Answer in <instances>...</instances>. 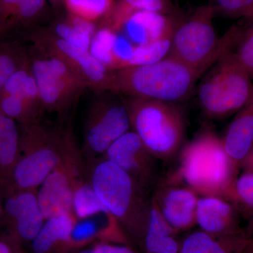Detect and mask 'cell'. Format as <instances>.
Here are the masks:
<instances>
[{"instance_id": "cell-13", "label": "cell", "mask_w": 253, "mask_h": 253, "mask_svg": "<svg viewBox=\"0 0 253 253\" xmlns=\"http://www.w3.org/2000/svg\"><path fill=\"white\" fill-rule=\"evenodd\" d=\"M199 195L185 186L158 183L152 192V201L161 215L176 233L196 225Z\"/></svg>"}, {"instance_id": "cell-19", "label": "cell", "mask_w": 253, "mask_h": 253, "mask_svg": "<svg viewBox=\"0 0 253 253\" xmlns=\"http://www.w3.org/2000/svg\"><path fill=\"white\" fill-rule=\"evenodd\" d=\"M141 11L175 14L170 0H115L104 27L118 33L131 16Z\"/></svg>"}, {"instance_id": "cell-30", "label": "cell", "mask_w": 253, "mask_h": 253, "mask_svg": "<svg viewBox=\"0 0 253 253\" xmlns=\"http://www.w3.org/2000/svg\"><path fill=\"white\" fill-rule=\"evenodd\" d=\"M236 44V51L229 53L253 80V23L248 29H242Z\"/></svg>"}, {"instance_id": "cell-10", "label": "cell", "mask_w": 253, "mask_h": 253, "mask_svg": "<svg viewBox=\"0 0 253 253\" xmlns=\"http://www.w3.org/2000/svg\"><path fill=\"white\" fill-rule=\"evenodd\" d=\"M31 71L44 109L63 112L84 88V80L73 68L56 56L33 59Z\"/></svg>"}, {"instance_id": "cell-23", "label": "cell", "mask_w": 253, "mask_h": 253, "mask_svg": "<svg viewBox=\"0 0 253 253\" xmlns=\"http://www.w3.org/2000/svg\"><path fill=\"white\" fill-rule=\"evenodd\" d=\"M221 197L229 201L239 212L251 219L250 234L253 230V171L246 169L236 176Z\"/></svg>"}, {"instance_id": "cell-31", "label": "cell", "mask_w": 253, "mask_h": 253, "mask_svg": "<svg viewBox=\"0 0 253 253\" xmlns=\"http://www.w3.org/2000/svg\"><path fill=\"white\" fill-rule=\"evenodd\" d=\"M215 14L226 17L253 19V0H211Z\"/></svg>"}, {"instance_id": "cell-8", "label": "cell", "mask_w": 253, "mask_h": 253, "mask_svg": "<svg viewBox=\"0 0 253 253\" xmlns=\"http://www.w3.org/2000/svg\"><path fill=\"white\" fill-rule=\"evenodd\" d=\"M74 136L68 141L62 159L37 190L38 204L45 219L73 214V191L84 178V163Z\"/></svg>"}, {"instance_id": "cell-17", "label": "cell", "mask_w": 253, "mask_h": 253, "mask_svg": "<svg viewBox=\"0 0 253 253\" xmlns=\"http://www.w3.org/2000/svg\"><path fill=\"white\" fill-rule=\"evenodd\" d=\"M250 239L241 231L232 235L217 236L205 231H194L181 241L178 253H244Z\"/></svg>"}, {"instance_id": "cell-29", "label": "cell", "mask_w": 253, "mask_h": 253, "mask_svg": "<svg viewBox=\"0 0 253 253\" xmlns=\"http://www.w3.org/2000/svg\"><path fill=\"white\" fill-rule=\"evenodd\" d=\"M28 60L17 44L0 43V95L11 75Z\"/></svg>"}, {"instance_id": "cell-16", "label": "cell", "mask_w": 253, "mask_h": 253, "mask_svg": "<svg viewBox=\"0 0 253 253\" xmlns=\"http://www.w3.org/2000/svg\"><path fill=\"white\" fill-rule=\"evenodd\" d=\"M226 154L236 166L242 164L253 146V94L221 137Z\"/></svg>"}, {"instance_id": "cell-41", "label": "cell", "mask_w": 253, "mask_h": 253, "mask_svg": "<svg viewBox=\"0 0 253 253\" xmlns=\"http://www.w3.org/2000/svg\"><path fill=\"white\" fill-rule=\"evenodd\" d=\"M92 249H93V248H92ZM93 253H94V250H93Z\"/></svg>"}, {"instance_id": "cell-12", "label": "cell", "mask_w": 253, "mask_h": 253, "mask_svg": "<svg viewBox=\"0 0 253 253\" xmlns=\"http://www.w3.org/2000/svg\"><path fill=\"white\" fill-rule=\"evenodd\" d=\"M31 40L44 54L56 56L68 63L84 80L88 86L104 90L110 71L95 59L89 51L69 44L51 31L37 32L31 36Z\"/></svg>"}, {"instance_id": "cell-2", "label": "cell", "mask_w": 253, "mask_h": 253, "mask_svg": "<svg viewBox=\"0 0 253 253\" xmlns=\"http://www.w3.org/2000/svg\"><path fill=\"white\" fill-rule=\"evenodd\" d=\"M200 76L172 56L110 71L104 90L126 98L180 102L189 97Z\"/></svg>"}, {"instance_id": "cell-38", "label": "cell", "mask_w": 253, "mask_h": 253, "mask_svg": "<svg viewBox=\"0 0 253 253\" xmlns=\"http://www.w3.org/2000/svg\"><path fill=\"white\" fill-rule=\"evenodd\" d=\"M4 215V206H3L2 200H1V191H0V217Z\"/></svg>"}, {"instance_id": "cell-24", "label": "cell", "mask_w": 253, "mask_h": 253, "mask_svg": "<svg viewBox=\"0 0 253 253\" xmlns=\"http://www.w3.org/2000/svg\"><path fill=\"white\" fill-rule=\"evenodd\" d=\"M96 31L94 23L69 14L67 19L56 23L51 32L69 44L89 51Z\"/></svg>"}, {"instance_id": "cell-5", "label": "cell", "mask_w": 253, "mask_h": 253, "mask_svg": "<svg viewBox=\"0 0 253 253\" xmlns=\"http://www.w3.org/2000/svg\"><path fill=\"white\" fill-rule=\"evenodd\" d=\"M211 5L200 6L191 17L178 25L171 39L168 54L201 76L208 67L230 52L242 28L233 26L219 39L212 20Z\"/></svg>"}, {"instance_id": "cell-28", "label": "cell", "mask_w": 253, "mask_h": 253, "mask_svg": "<svg viewBox=\"0 0 253 253\" xmlns=\"http://www.w3.org/2000/svg\"><path fill=\"white\" fill-rule=\"evenodd\" d=\"M116 38V33L109 28H101L94 33L89 46L91 54L109 71L115 69L113 46Z\"/></svg>"}, {"instance_id": "cell-21", "label": "cell", "mask_w": 253, "mask_h": 253, "mask_svg": "<svg viewBox=\"0 0 253 253\" xmlns=\"http://www.w3.org/2000/svg\"><path fill=\"white\" fill-rule=\"evenodd\" d=\"M76 218L60 214L46 219L41 231L31 241L35 253H49L56 246H68Z\"/></svg>"}, {"instance_id": "cell-20", "label": "cell", "mask_w": 253, "mask_h": 253, "mask_svg": "<svg viewBox=\"0 0 253 253\" xmlns=\"http://www.w3.org/2000/svg\"><path fill=\"white\" fill-rule=\"evenodd\" d=\"M176 232L161 215L152 201L149 224L143 247L146 253H178L181 241Z\"/></svg>"}, {"instance_id": "cell-42", "label": "cell", "mask_w": 253, "mask_h": 253, "mask_svg": "<svg viewBox=\"0 0 253 253\" xmlns=\"http://www.w3.org/2000/svg\"><path fill=\"white\" fill-rule=\"evenodd\" d=\"M1 32H0V35H1Z\"/></svg>"}, {"instance_id": "cell-34", "label": "cell", "mask_w": 253, "mask_h": 253, "mask_svg": "<svg viewBox=\"0 0 253 253\" xmlns=\"http://www.w3.org/2000/svg\"><path fill=\"white\" fill-rule=\"evenodd\" d=\"M92 248L94 253H136L128 244L100 242Z\"/></svg>"}, {"instance_id": "cell-37", "label": "cell", "mask_w": 253, "mask_h": 253, "mask_svg": "<svg viewBox=\"0 0 253 253\" xmlns=\"http://www.w3.org/2000/svg\"><path fill=\"white\" fill-rule=\"evenodd\" d=\"M244 253H253V239H250L249 244L246 246Z\"/></svg>"}, {"instance_id": "cell-32", "label": "cell", "mask_w": 253, "mask_h": 253, "mask_svg": "<svg viewBox=\"0 0 253 253\" xmlns=\"http://www.w3.org/2000/svg\"><path fill=\"white\" fill-rule=\"evenodd\" d=\"M46 0H22L7 26L6 31L36 18L44 9Z\"/></svg>"}, {"instance_id": "cell-40", "label": "cell", "mask_w": 253, "mask_h": 253, "mask_svg": "<svg viewBox=\"0 0 253 253\" xmlns=\"http://www.w3.org/2000/svg\"><path fill=\"white\" fill-rule=\"evenodd\" d=\"M49 1H53V2H56V1H59V0H49Z\"/></svg>"}, {"instance_id": "cell-39", "label": "cell", "mask_w": 253, "mask_h": 253, "mask_svg": "<svg viewBox=\"0 0 253 253\" xmlns=\"http://www.w3.org/2000/svg\"><path fill=\"white\" fill-rule=\"evenodd\" d=\"M78 253H93V249L92 248H91V249L83 250V251H80V252Z\"/></svg>"}, {"instance_id": "cell-18", "label": "cell", "mask_w": 253, "mask_h": 253, "mask_svg": "<svg viewBox=\"0 0 253 253\" xmlns=\"http://www.w3.org/2000/svg\"><path fill=\"white\" fill-rule=\"evenodd\" d=\"M15 191L16 211L11 225L14 226L19 238L32 241L38 235L46 220L38 204L37 190Z\"/></svg>"}, {"instance_id": "cell-7", "label": "cell", "mask_w": 253, "mask_h": 253, "mask_svg": "<svg viewBox=\"0 0 253 253\" xmlns=\"http://www.w3.org/2000/svg\"><path fill=\"white\" fill-rule=\"evenodd\" d=\"M253 94L252 78L229 52L208 73L198 91L201 109L212 118H224L238 112Z\"/></svg>"}, {"instance_id": "cell-6", "label": "cell", "mask_w": 253, "mask_h": 253, "mask_svg": "<svg viewBox=\"0 0 253 253\" xmlns=\"http://www.w3.org/2000/svg\"><path fill=\"white\" fill-rule=\"evenodd\" d=\"M133 131L159 161H169L184 146L186 122L175 104L156 100H124Z\"/></svg>"}, {"instance_id": "cell-1", "label": "cell", "mask_w": 253, "mask_h": 253, "mask_svg": "<svg viewBox=\"0 0 253 253\" xmlns=\"http://www.w3.org/2000/svg\"><path fill=\"white\" fill-rule=\"evenodd\" d=\"M84 177L126 235L143 246L152 205V193L101 156L86 160Z\"/></svg>"}, {"instance_id": "cell-22", "label": "cell", "mask_w": 253, "mask_h": 253, "mask_svg": "<svg viewBox=\"0 0 253 253\" xmlns=\"http://www.w3.org/2000/svg\"><path fill=\"white\" fill-rule=\"evenodd\" d=\"M17 123L0 111V180L9 178L19 156Z\"/></svg>"}, {"instance_id": "cell-36", "label": "cell", "mask_w": 253, "mask_h": 253, "mask_svg": "<svg viewBox=\"0 0 253 253\" xmlns=\"http://www.w3.org/2000/svg\"><path fill=\"white\" fill-rule=\"evenodd\" d=\"M0 253H11L9 246L2 241H0Z\"/></svg>"}, {"instance_id": "cell-15", "label": "cell", "mask_w": 253, "mask_h": 253, "mask_svg": "<svg viewBox=\"0 0 253 253\" xmlns=\"http://www.w3.org/2000/svg\"><path fill=\"white\" fill-rule=\"evenodd\" d=\"M181 20L175 14L141 11L128 19L123 28L128 38L139 45L172 39Z\"/></svg>"}, {"instance_id": "cell-14", "label": "cell", "mask_w": 253, "mask_h": 253, "mask_svg": "<svg viewBox=\"0 0 253 253\" xmlns=\"http://www.w3.org/2000/svg\"><path fill=\"white\" fill-rule=\"evenodd\" d=\"M239 213L234 205L221 196H203L198 201L196 225L212 235H232L241 231Z\"/></svg>"}, {"instance_id": "cell-4", "label": "cell", "mask_w": 253, "mask_h": 253, "mask_svg": "<svg viewBox=\"0 0 253 253\" xmlns=\"http://www.w3.org/2000/svg\"><path fill=\"white\" fill-rule=\"evenodd\" d=\"M19 156L11 174L0 180L15 190H38L62 159L72 132L41 121L20 125Z\"/></svg>"}, {"instance_id": "cell-25", "label": "cell", "mask_w": 253, "mask_h": 253, "mask_svg": "<svg viewBox=\"0 0 253 253\" xmlns=\"http://www.w3.org/2000/svg\"><path fill=\"white\" fill-rule=\"evenodd\" d=\"M106 209L85 177L78 183L73 191L72 204L73 215L76 219L91 217Z\"/></svg>"}, {"instance_id": "cell-27", "label": "cell", "mask_w": 253, "mask_h": 253, "mask_svg": "<svg viewBox=\"0 0 253 253\" xmlns=\"http://www.w3.org/2000/svg\"><path fill=\"white\" fill-rule=\"evenodd\" d=\"M115 0H63L70 15L94 23L107 16Z\"/></svg>"}, {"instance_id": "cell-3", "label": "cell", "mask_w": 253, "mask_h": 253, "mask_svg": "<svg viewBox=\"0 0 253 253\" xmlns=\"http://www.w3.org/2000/svg\"><path fill=\"white\" fill-rule=\"evenodd\" d=\"M179 156L177 169L165 183L185 186L201 196H222L237 176V166L226 154L221 138L209 128L184 145Z\"/></svg>"}, {"instance_id": "cell-11", "label": "cell", "mask_w": 253, "mask_h": 253, "mask_svg": "<svg viewBox=\"0 0 253 253\" xmlns=\"http://www.w3.org/2000/svg\"><path fill=\"white\" fill-rule=\"evenodd\" d=\"M101 157L121 168L150 192L159 183V160L133 130L118 138Z\"/></svg>"}, {"instance_id": "cell-33", "label": "cell", "mask_w": 253, "mask_h": 253, "mask_svg": "<svg viewBox=\"0 0 253 253\" xmlns=\"http://www.w3.org/2000/svg\"><path fill=\"white\" fill-rule=\"evenodd\" d=\"M22 0H0V32H6L8 25Z\"/></svg>"}, {"instance_id": "cell-35", "label": "cell", "mask_w": 253, "mask_h": 253, "mask_svg": "<svg viewBox=\"0 0 253 253\" xmlns=\"http://www.w3.org/2000/svg\"><path fill=\"white\" fill-rule=\"evenodd\" d=\"M241 166H244L246 169H248V170L253 171V146Z\"/></svg>"}, {"instance_id": "cell-26", "label": "cell", "mask_w": 253, "mask_h": 253, "mask_svg": "<svg viewBox=\"0 0 253 253\" xmlns=\"http://www.w3.org/2000/svg\"><path fill=\"white\" fill-rule=\"evenodd\" d=\"M0 111L19 125L40 122L42 116L18 95H0Z\"/></svg>"}, {"instance_id": "cell-9", "label": "cell", "mask_w": 253, "mask_h": 253, "mask_svg": "<svg viewBox=\"0 0 253 253\" xmlns=\"http://www.w3.org/2000/svg\"><path fill=\"white\" fill-rule=\"evenodd\" d=\"M129 113L124 100L100 97L93 101L84 126L83 157L102 156L110 146L130 129Z\"/></svg>"}]
</instances>
